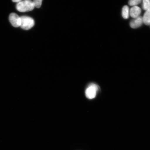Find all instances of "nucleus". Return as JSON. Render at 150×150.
Instances as JSON below:
<instances>
[{"label":"nucleus","mask_w":150,"mask_h":150,"mask_svg":"<svg viewBox=\"0 0 150 150\" xmlns=\"http://www.w3.org/2000/svg\"><path fill=\"white\" fill-rule=\"evenodd\" d=\"M35 7L34 4L31 0L22 1L17 4L16 9L21 12H25L33 11Z\"/></svg>","instance_id":"1"},{"label":"nucleus","mask_w":150,"mask_h":150,"mask_svg":"<svg viewBox=\"0 0 150 150\" xmlns=\"http://www.w3.org/2000/svg\"><path fill=\"white\" fill-rule=\"evenodd\" d=\"M21 24L20 27L24 30H29L32 28L35 25V21L30 17L24 16L21 17Z\"/></svg>","instance_id":"2"},{"label":"nucleus","mask_w":150,"mask_h":150,"mask_svg":"<svg viewBox=\"0 0 150 150\" xmlns=\"http://www.w3.org/2000/svg\"><path fill=\"white\" fill-rule=\"evenodd\" d=\"M98 90L99 87L97 84L93 83L90 84L86 91L85 94L86 97L91 99L95 98Z\"/></svg>","instance_id":"3"},{"label":"nucleus","mask_w":150,"mask_h":150,"mask_svg":"<svg viewBox=\"0 0 150 150\" xmlns=\"http://www.w3.org/2000/svg\"><path fill=\"white\" fill-rule=\"evenodd\" d=\"M9 19L12 25L15 28L20 27L21 24V19L15 13H12L9 15Z\"/></svg>","instance_id":"4"},{"label":"nucleus","mask_w":150,"mask_h":150,"mask_svg":"<svg viewBox=\"0 0 150 150\" xmlns=\"http://www.w3.org/2000/svg\"><path fill=\"white\" fill-rule=\"evenodd\" d=\"M143 23V17L141 16H139L131 21L130 24L131 28L136 29L140 27Z\"/></svg>","instance_id":"5"},{"label":"nucleus","mask_w":150,"mask_h":150,"mask_svg":"<svg viewBox=\"0 0 150 150\" xmlns=\"http://www.w3.org/2000/svg\"><path fill=\"white\" fill-rule=\"evenodd\" d=\"M141 12V9L140 7L137 6H134L130 9V16L134 18H136L139 16Z\"/></svg>","instance_id":"6"},{"label":"nucleus","mask_w":150,"mask_h":150,"mask_svg":"<svg viewBox=\"0 0 150 150\" xmlns=\"http://www.w3.org/2000/svg\"><path fill=\"white\" fill-rule=\"evenodd\" d=\"M143 20L144 23L146 25H150V7L144 14Z\"/></svg>","instance_id":"7"},{"label":"nucleus","mask_w":150,"mask_h":150,"mask_svg":"<svg viewBox=\"0 0 150 150\" xmlns=\"http://www.w3.org/2000/svg\"><path fill=\"white\" fill-rule=\"evenodd\" d=\"M129 8L127 5H125L122 9V16L124 18L127 19L129 17Z\"/></svg>","instance_id":"8"},{"label":"nucleus","mask_w":150,"mask_h":150,"mask_svg":"<svg viewBox=\"0 0 150 150\" xmlns=\"http://www.w3.org/2000/svg\"><path fill=\"white\" fill-rule=\"evenodd\" d=\"M150 7V0H143L142 7L144 10L147 11Z\"/></svg>","instance_id":"9"},{"label":"nucleus","mask_w":150,"mask_h":150,"mask_svg":"<svg viewBox=\"0 0 150 150\" xmlns=\"http://www.w3.org/2000/svg\"><path fill=\"white\" fill-rule=\"evenodd\" d=\"M142 0H129V4L131 6H136L141 3Z\"/></svg>","instance_id":"10"},{"label":"nucleus","mask_w":150,"mask_h":150,"mask_svg":"<svg viewBox=\"0 0 150 150\" xmlns=\"http://www.w3.org/2000/svg\"><path fill=\"white\" fill-rule=\"evenodd\" d=\"M42 0H33V3L35 6L37 8H39L42 4Z\"/></svg>","instance_id":"11"},{"label":"nucleus","mask_w":150,"mask_h":150,"mask_svg":"<svg viewBox=\"0 0 150 150\" xmlns=\"http://www.w3.org/2000/svg\"><path fill=\"white\" fill-rule=\"evenodd\" d=\"M12 1L13 2L18 3L20 2L21 1H23V0H12Z\"/></svg>","instance_id":"12"}]
</instances>
